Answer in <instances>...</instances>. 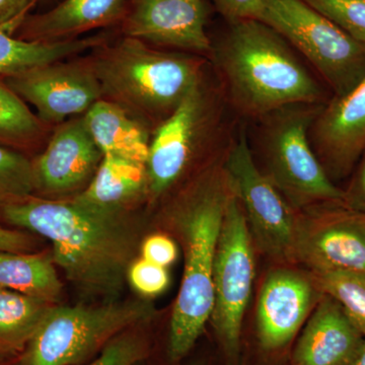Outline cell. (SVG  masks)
Masks as SVG:
<instances>
[{
	"instance_id": "cell-25",
	"label": "cell",
	"mask_w": 365,
	"mask_h": 365,
	"mask_svg": "<svg viewBox=\"0 0 365 365\" xmlns=\"http://www.w3.org/2000/svg\"><path fill=\"white\" fill-rule=\"evenodd\" d=\"M322 292L335 299L365 338V274L312 272Z\"/></svg>"
},
{
	"instance_id": "cell-2",
	"label": "cell",
	"mask_w": 365,
	"mask_h": 365,
	"mask_svg": "<svg viewBox=\"0 0 365 365\" xmlns=\"http://www.w3.org/2000/svg\"><path fill=\"white\" fill-rule=\"evenodd\" d=\"M235 193L225 165L201 175L174 210L184 247V274L170 322L167 354L179 364L202 335L215 306L213 266L225 209Z\"/></svg>"
},
{
	"instance_id": "cell-17",
	"label": "cell",
	"mask_w": 365,
	"mask_h": 365,
	"mask_svg": "<svg viewBox=\"0 0 365 365\" xmlns=\"http://www.w3.org/2000/svg\"><path fill=\"white\" fill-rule=\"evenodd\" d=\"M364 339L340 304L324 294L299 336L290 365H348Z\"/></svg>"
},
{
	"instance_id": "cell-21",
	"label": "cell",
	"mask_w": 365,
	"mask_h": 365,
	"mask_svg": "<svg viewBox=\"0 0 365 365\" xmlns=\"http://www.w3.org/2000/svg\"><path fill=\"white\" fill-rule=\"evenodd\" d=\"M107 41V36L101 34L85 39L39 42L19 39L0 31V76L4 78L20 76L72 55L97 49Z\"/></svg>"
},
{
	"instance_id": "cell-35",
	"label": "cell",
	"mask_w": 365,
	"mask_h": 365,
	"mask_svg": "<svg viewBox=\"0 0 365 365\" xmlns=\"http://www.w3.org/2000/svg\"><path fill=\"white\" fill-rule=\"evenodd\" d=\"M348 365H365V338Z\"/></svg>"
},
{
	"instance_id": "cell-12",
	"label": "cell",
	"mask_w": 365,
	"mask_h": 365,
	"mask_svg": "<svg viewBox=\"0 0 365 365\" xmlns=\"http://www.w3.org/2000/svg\"><path fill=\"white\" fill-rule=\"evenodd\" d=\"M4 83L35 108L43 123H63L68 118L86 114L103 98L102 86L91 62H53Z\"/></svg>"
},
{
	"instance_id": "cell-14",
	"label": "cell",
	"mask_w": 365,
	"mask_h": 365,
	"mask_svg": "<svg viewBox=\"0 0 365 365\" xmlns=\"http://www.w3.org/2000/svg\"><path fill=\"white\" fill-rule=\"evenodd\" d=\"M207 16L203 0H130L121 29L125 37L146 44L209 54Z\"/></svg>"
},
{
	"instance_id": "cell-16",
	"label": "cell",
	"mask_w": 365,
	"mask_h": 365,
	"mask_svg": "<svg viewBox=\"0 0 365 365\" xmlns=\"http://www.w3.org/2000/svg\"><path fill=\"white\" fill-rule=\"evenodd\" d=\"M309 140L330 178L345 176L353 169L365 150V76L319 109Z\"/></svg>"
},
{
	"instance_id": "cell-32",
	"label": "cell",
	"mask_w": 365,
	"mask_h": 365,
	"mask_svg": "<svg viewBox=\"0 0 365 365\" xmlns=\"http://www.w3.org/2000/svg\"><path fill=\"white\" fill-rule=\"evenodd\" d=\"M34 0H0V31L11 34L26 16Z\"/></svg>"
},
{
	"instance_id": "cell-37",
	"label": "cell",
	"mask_w": 365,
	"mask_h": 365,
	"mask_svg": "<svg viewBox=\"0 0 365 365\" xmlns=\"http://www.w3.org/2000/svg\"><path fill=\"white\" fill-rule=\"evenodd\" d=\"M194 365H199V364H194Z\"/></svg>"
},
{
	"instance_id": "cell-28",
	"label": "cell",
	"mask_w": 365,
	"mask_h": 365,
	"mask_svg": "<svg viewBox=\"0 0 365 365\" xmlns=\"http://www.w3.org/2000/svg\"><path fill=\"white\" fill-rule=\"evenodd\" d=\"M341 30L365 44V0H304Z\"/></svg>"
},
{
	"instance_id": "cell-30",
	"label": "cell",
	"mask_w": 365,
	"mask_h": 365,
	"mask_svg": "<svg viewBox=\"0 0 365 365\" xmlns=\"http://www.w3.org/2000/svg\"><path fill=\"white\" fill-rule=\"evenodd\" d=\"M141 255L145 260L165 268L177 259V245L167 235H151L141 246Z\"/></svg>"
},
{
	"instance_id": "cell-38",
	"label": "cell",
	"mask_w": 365,
	"mask_h": 365,
	"mask_svg": "<svg viewBox=\"0 0 365 365\" xmlns=\"http://www.w3.org/2000/svg\"><path fill=\"white\" fill-rule=\"evenodd\" d=\"M34 1H35V0H34Z\"/></svg>"
},
{
	"instance_id": "cell-33",
	"label": "cell",
	"mask_w": 365,
	"mask_h": 365,
	"mask_svg": "<svg viewBox=\"0 0 365 365\" xmlns=\"http://www.w3.org/2000/svg\"><path fill=\"white\" fill-rule=\"evenodd\" d=\"M37 242L32 235L26 230L6 227L0 225V250L9 252H34Z\"/></svg>"
},
{
	"instance_id": "cell-3",
	"label": "cell",
	"mask_w": 365,
	"mask_h": 365,
	"mask_svg": "<svg viewBox=\"0 0 365 365\" xmlns=\"http://www.w3.org/2000/svg\"><path fill=\"white\" fill-rule=\"evenodd\" d=\"M230 102L261 118L294 105H318L321 88L284 38L256 19L230 24L215 49Z\"/></svg>"
},
{
	"instance_id": "cell-1",
	"label": "cell",
	"mask_w": 365,
	"mask_h": 365,
	"mask_svg": "<svg viewBox=\"0 0 365 365\" xmlns=\"http://www.w3.org/2000/svg\"><path fill=\"white\" fill-rule=\"evenodd\" d=\"M0 218L49 240L55 264L81 289L110 297L121 292L136 246L121 210L33 195L0 209Z\"/></svg>"
},
{
	"instance_id": "cell-27",
	"label": "cell",
	"mask_w": 365,
	"mask_h": 365,
	"mask_svg": "<svg viewBox=\"0 0 365 365\" xmlns=\"http://www.w3.org/2000/svg\"><path fill=\"white\" fill-rule=\"evenodd\" d=\"M134 327L119 334L95 359L83 365H138L150 357V338Z\"/></svg>"
},
{
	"instance_id": "cell-24",
	"label": "cell",
	"mask_w": 365,
	"mask_h": 365,
	"mask_svg": "<svg viewBox=\"0 0 365 365\" xmlns=\"http://www.w3.org/2000/svg\"><path fill=\"white\" fill-rule=\"evenodd\" d=\"M44 123L4 81H0V145L24 151L38 145Z\"/></svg>"
},
{
	"instance_id": "cell-8",
	"label": "cell",
	"mask_w": 365,
	"mask_h": 365,
	"mask_svg": "<svg viewBox=\"0 0 365 365\" xmlns=\"http://www.w3.org/2000/svg\"><path fill=\"white\" fill-rule=\"evenodd\" d=\"M254 241L241 203L230 197L213 266L215 306L210 322L228 365L241 356L242 321L255 277Z\"/></svg>"
},
{
	"instance_id": "cell-15",
	"label": "cell",
	"mask_w": 365,
	"mask_h": 365,
	"mask_svg": "<svg viewBox=\"0 0 365 365\" xmlns=\"http://www.w3.org/2000/svg\"><path fill=\"white\" fill-rule=\"evenodd\" d=\"M103 155L83 116L63 122L44 151L32 160L35 195L40 193L51 199L81 190L90 184Z\"/></svg>"
},
{
	"instance_id": "cell-5",
	"label": "cell",
	"mask_w": 365,
	"mask_h": 365,
	"mask_svg": "<svg viewBox=\"0 0 365 365\" xmlns=\"http://www.w3.org/2000/svg\"><path fill=\"white\" fill-rule=\"evenodd\" d=\"M153 316V307L144 300L53 306L21 353V365L88 364L119 334L144 325Z\"/></svg>"
},
{
	"instance_id": "cell-22",
	"label": "cell",
	"mask_w": 365,
	"mask_h": 365,
	"mask_svg": "<svg viewBox=\"0 0 365 365\" xmlns=\"http://www.w3.org/2000/svg\"><path fill=\"white\" fill-rule=\"evenodd\" d=\"M55 265L52 253L0 250V289L54 304L62 290Z\"/></svg>"
},
{
	"instance_id": "cell-4",
	"label": "cell",
	"mask_w": 365,
	"mask_h": 365,
	"mask_svg": "<svg viewBox=\"0 0 365 365\" xmlns=\"http://www.w3.org/2000/svg\"><path fill=\"white\" fill-rule=\"evenodd\" d=\"M91 62L107 100L162 121L202 83L201 60L158 51L130 37L101 46Z\"/></svg>"
},
{
	"instance_id": "cell-36",
	"label": "cell",
	"mask_w": 365,
	"mask_h": 365,
	"mask_svg": "<svg viewBox=\"0 0 365 365\" xmlns=\"http://www.w3.org/2000/svg\"><path fill=\"white\" fill-rule=\"evenodd\" d=\"M21 355L0 360V365H21Z\"/></svg>"
},
{
	"instance_id": "cell-6",
	"label": "cell",
	"mask_w": 365,
	"mask_h": 365,
	"mask_svg": "<svg viewBox=\"0 0 365 365\" xmlns=\"http://www.w3.org/2000/svg\"><path fill=\"white\" fill-rule=\"evenodd\" d=\"M319 109L317 105L289 106L263 118L262 172L297 210L344 201V190L334 184L309 140Z\"/></svg>"
},
{
	"instance_id": "cell-29",
	"label": "cell",
	"mask_w": 365,
	"mask_h": 365,
	"mask_svg": "<svg viewBox=\"0 0 365 365\" xmlns=\"http://www.w3.org/2000/svg\"><path fill=\"white\" fill-rule=\"evenodd\" d=\"M127 276L132 287L144 295L160 294L169 285L165 268L143 258L131 264Z\"/></svg>"
},
{
	"instance_id": "cell-11",
	"label": "cell",
	"mask_w": 365,
	"mask_h": 365,
	"mask_svg": "<svg viewBox=\"0 0 365 365\" xmlns=\"http://www.w3.org/2000/svg\"><path fill=\"white\" fill-rule=\"evenodd\" d=\"M215 116V104L202 81L162 121L150 143L146 163L153 196L163 195L182 176L201 141L212 130Z\"/></svg>"
},
{
	"instance_id": "cell-13",
	"label": "cell",
	"mask_w": 365,
	"mask_h": 365,
	"mask_svg": "<svg viewBox=\"0 0 365 365\" xmlns=\"http://www.w3.org/2000/svg\"><path fill=\"white\" fill-rule=\"evenodd\" d=\"M323 294L312 272L288 267L271 271L257 304V337L262 349L277 352L287 347Z\"/></svg>"
},
{
	"instance_id": "cell-31",
	"label": "cell",
	"mask_w": 365,
	"mask_h": 365,
	"mask_svg": "<svg viewBox=\"0 0 365 365\" xmlns=\"http://www.w3.org/2000/svg\"><path fill=\"white\" fill-rule=\"evenodd\" d=\"M263 0H213L216 9L228 24L256 19Z\"/></svg>"
},
{
	"instance_id": "cell-18",
	"label": "cell",
	"mask_w": 365,
	"mask_h": 365,
	"mask_svg": "<svg viewBox=\"0 0 365 365\" xmlns=\"http://www.w3.org/2000/svg\"><path fill=\"white\" fill-rule=\"evenodd\" d=\"M130 0H63L45 13L26 16L16 38L54 42L76 39L81 34L121 23Z\"/></svg>"
},
{
	"instance_id": "cell-26",
	"label": "cell",
	"mask_w": 365,
	"mask_h": 365,
	"mask_svg": "<svg viewBox=\"0 0 365 365\" xmlns=\"http://www.w3.org/2000/svg\"><path fill=\"white\" fill-rule=\"evenodd\" d=\"M33 195L32 160L21 151L0 145V209Z\"/></svg>"
},
{
	"instance_id": "cell-34",
	"label": "cell",
	"mask_w": 365,
	"mask_h": 365,
	"mask_svg": "<svg viewBox=\"0 0 365 365\" xmlns=\"http://www.w3.org/2000/svg\"><path fill=\"white\" fill-rule=\"evenodd\" d=\"M345 205L365 212V150L348 188L344 190Z\"/></svg>"
},
{
	"instance_id": "cell-19",
	"label": "cell",
	"mask_w": 365,
	"mask_h": 365,
	"mask_svg": "<svg viewBox=\"0 0 365 365\" xmlns=\"http://www.w3.org/2000/svg\"><path fill=\"white\" fill-rule=\"evenodd\" d=\"M83 116L91 138L103 155L146 165L150 139L145 129L123 107L101 98Z\"/></svg>"
},
{
	"instance_id": "cell-7",
	"label": "cell",
	"mask_w": 365,
	"mask_h": 365,
	"mask_svg": "<svg viewBox=\"0 0 365 365\" xmlns=\"http://www.w3.org/2000/svg\"><path fill=\"white\" fill-rule=\"evenodd\" d=\"M256 20L297 48L336 97L345 95L364 78V43L353 39L304 0H263Z\"/></svg>"
},
{
	"instance_id": "cell-9",
	"label": "cell",
	"mask_w": 365,
	"mask_h": 365,
	"mask_svg": "<svg viewBox=\"0 0 365 365\" xmlns=\"http://www.w3.org/2000/svg\"><path fill=\"white\" fill-rule=\"evenodd\" d=\"M223 165L254 242L273 260L294 264L299 210L288 203L257 165L244 127L232 139Z\"/></svg>"
},
{
	"instance_id": "cell-10",
	"label": "cell",
	"mask_w": 365,
	"mask_h": 365,
	"mask_svg": "<svg viewBox=\"0 0 365 365\" xmlns=\"http://www.w3.org/2000/svg\"><path fill=\"white\" fill-rule=\"evenodd\" d=\"M295 263L304 264L311 272L365 274V212L343 202L299 210Z\"/></svg>"
},
{
	"instance_id": "cell-23",
	"label": "cell",
	"mask_w": 365,
	"mask_h": 365,
	"mask_svg": "<svg viewBox=\"0 0 365 365\" xmlns=\"http://www.w3.org/2000/svg\"><path fill=\"white\" fill-rule=\"evenodd\" d=\"M53 306L45 300L0 289V360L24 352Z\"/></svg>"
},
{
	"instance_id": "cell-20",
	"label": "cell",
	"mask_w": 365,
	"mask_h": 365,
	"mask_svg": "<svg viewBox=\"0 0 365 365\" xmlns=\"http://www.w3.org/2000/svg\"><path fill=\"white\" fill-rule=\"evenodd\" d=\"M146 187L145 163L106 155L90 184L74 198L93 207L121 210L125 203L136 198Z\"/></svg>"
}]
</instances>
